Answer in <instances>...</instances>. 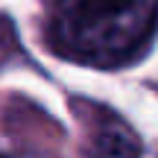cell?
<instances>
[{"label": "cell", "mask_w": 158, "mask_h": 158, "mask_svg": "<svg viewBox=\"0 0 158 158\" xmlns=\"http://www.w3.org/2000/svg\"><path fill=\"white\" fill-rule=\"evenodd\" d=\"M0 158H6V155H0Z\"/></svg>", "instance_id": "cell-3"}, {"label": "cell", "mask_w": 158, "mask_h": 158, "mask_svg": "<svg viewBox=\"0 0 158 158\" xmlns=\"http://www.w3.org/2000/svg\"><path fill=\"white\" fill-rule=\"evenodd\" d=\"M88 158H141V141L120 120H102L94 129Z\"/></svg>", "instance_id": "cell-2"}, {"label": "cell", "mask_w": 158, "mask_h": 158, "mask_svg": "<svg viewBox=\"0 0 158 158\" xmlns=\"http://www.w3.org/2000/svg\"><path fill=\"white\" fill-rule=\"evenodd\" d=\"M158 29V0H56L50 41L64 59L120 68Z\"/></svg>", "instance_id": "cell-1"}]
</instances>
